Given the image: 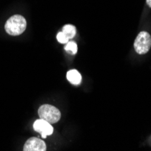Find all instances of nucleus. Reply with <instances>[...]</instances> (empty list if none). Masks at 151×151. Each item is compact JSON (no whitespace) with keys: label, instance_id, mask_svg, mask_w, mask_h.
Instances as JSON below:
<instances>
[{"label":"nucleus","instance_id":"obj_9","mask_svg":"<svg viewBox=\"0 0 151 151\" xmlns=\"http://www.w3.org/2000/svg\"><path fill=\"white\" fill-rule=\"evenodd\" d=\"M57 40H58V42L60 44H67L68 42H69V39H68V37L63 33V32H60L57 34V36H56Z\"/></svg>","mask_w":151,"mask_h":151},{"label":"nucleus","instance_id":"obj_1","mask_svg":"<svg viewBox=\"0 0 151 151\" xmlns=\"http://www.w3.org/2000/svg\"><path fill=\"white\" fill-rule=\"evenodd\" d=\"M5 29L10 35H19L26 29V20L20 15H15L7 19L5 24Z\"/></svg>","mask_w":151,"mask_h":151},{"label":"nucleus","instance_id":"obj_10","mask_svg":"<svg viewBox=\"0 0 151 151\" xmlns=\"http://www.w3.org/2000/svg\"><path fill=\"white\" fill-rule=\"evenodd\" d=\"M147 4L149 7H151V0H147Z\"/></svg>","mask_w":151,"mask_h":151},{"label":"nucleus","instance_id":"obj_6","mask_svg":"<svg viewBox=\"0 0 151 151\" xmlns=\"http://www.w3.org/2000/svg\"><path fill=\"white\" fill-rule=\"evenodd\" d=\"M66 77H67V80L74 85L80 84L81 81V75L77 70H74V69L70 70L66 74Z\"/></svg>","mask_w":151,"mask_h":151},{"label":"nucleus","instance_id":"obj_5","mask_svg":"<svg viewBox=\"0 0 151 151\" xmlns=\"http://www.w3.org/2000/svg\"><path fill=\"white\" fill-rule=\"evenodd\" d=\"M24 151H45L46 145L45 143L38 138H30L27 139L25 144L24 145Z\"/></svg>","mask_w":151,"mask_h":151},{"label":"nucleus","instance_id":"obj_3","mask_svg":"<svg viewBox=\"0 0 151 151\" xmlns=\"http://www.w3.org/2000/svg\"><path fill=\"white\" fill-rule=\"evenodd\" d=\"M151 47V36L147 32H140L136 37L134 49L139 54L147 53Z\"/></svg>","mask_w":151,"mask_h":151},{"label":"nucleus","instance_id":"obj_8","mask_svg":"<svg viewBox=\"0 0 151 151\" xmlns=\"http://www.w3.org/2000/svg\"><path fill=\"white\" fill-rule=\"evenodd\" d=\"M64 49L68 53H70V54H75L78 51L77 45L74 42H73V41H69L67 44H65Z\"/></svg>","mask_w":151,"mask_h":151},{"label":"nucleus","instance_id":"obj_4","mask_svg":"<svg viewBox=\"0 0 151 151\" xmlns=\"http://www.w3.org/2000/svg\"><path fill=\"white\" fill-rule=\"evenodd\" d=\"M34 129L36 132L40 133L44 139H45L49 135H52L53 132V128L52 127L51 123H49L48 121H46L43 119H37L35 121Z\"/></svg>","mask_w":151,"mask_h":151},{"label":"nucleus","instance_id":"obj_7","mask_svg":"<svg viewBox=\"0 0 151 151\" xmlns=\"http://www.w3.org/2000/svg\"><path fill=\"white\" fill-rule=\"evenodd\" d=\"M63 33L68 37V39H73L76 34V28L73 24H65L63 28Z\"/></svg>","mask_w":151,"mask_h":151},{"label":"nucleus","instance_id":"obj_2","mask_svg":"<svg viewBox=\"0 0 151 151\" xmlns=\"http://www.w3.org/2000/svg\"><path fill=\"white\" fill-rule=\"evenodd\" d=\"M38 115L40 119L48 121L51 124L58 122L61 119V112L59 109L49 104H44L41 106L38 109Z\"/></svg>","mask_w":151,"mask_h":151}]
</instances>
